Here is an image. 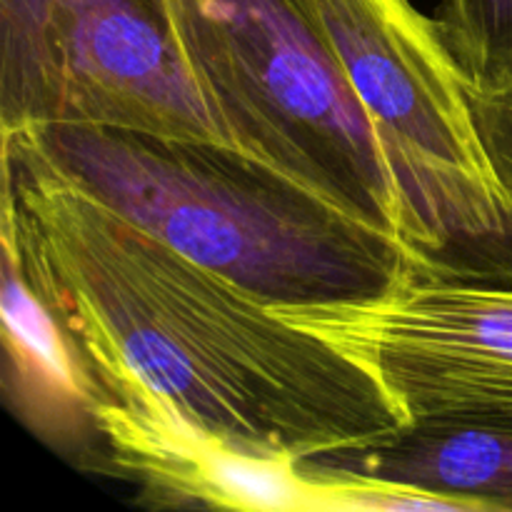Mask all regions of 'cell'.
<instances>
[{
    "label": "cell",
    "instance_id": "1",
    "mask_svg": "<svg viewBox=\"0 0 512 512\" xmlns=\"http://www.w3.org/2000/svg\"><path fill=\"white\" fill-rule=\"evenodd\" d=\"M0 225L98 385L130 378L240 448L298 460L408 425L358 360L8 143Z\"/></svg>",
    "mask_w": 512,
    "mask_h": 512
},
{
    "label": "cell",
    "instance_id": "2",
    "mask_svg": "<svg viewBox=\"0 0 512 512\" xmlns=\"http://www.w3.org/2000/svg\"><path fill=\"white\" fill-rule=\"evenodd\" d=\"M3 143L273 308L358 303L420 273L398 238L220 140L35 123Z\"/></svg>",
    "mask_w": 512,
    "mask_h": 512
},
{
    "label": "cell",
    "instance_id": "3",
    "mask_svg": "<svg viewBox=\"0 0 512 512\" xmlns=\"http://www.w3.org/2000/svg\"><path fill=\"white\" fill-rule=\"evenodd\" d=\"M165 3L220 138L403 243L393 165L318 0Z\"/></svg>",
    "mask_w": 512,
    "mask_h": 512
},
{
    "label": "cell",
    "instance_id": "4",
    "mask_svg": "<svg viewBox=\"0 0 512 512\" xmlns=\"http://www.w3.org/2000/svg\"><path fill=\"white\" fill-rule=\"evenodd\" d=\"M403 198L423 278L512 288V193L438 18L413 0H318Z\"/></svg>",
    "mask_w": 512,
    "mask_h": 512
},
{
    "label": "cell",
    "instance_id": "5",
    "mask_svg": "<svg viewBox=\"0 0 512 512\" xmlns=\"http://www.w3.org/2000/svg\"><path fill=\"white\" fill-rule=\"evenodd\" d=\"M35 123L225 143L165 0H0V133Z\"/></svg>",
    "mask_w": 512,
    "mask_h": 512
},
{
    "label": "cell",
    "instance_id": "6",
    "mask_svg": "<svg viewBox=\"0 0 512 512\" xmlns=\"http://www.w3.org/2000/svg\"><path fill=\"white\" fill-rule=\"evenodd\" d=\"M275 310L365 365L408 423L512 418V288L413 273L358 303Z\"/></svg>",
    "mask_w": 512,
    "mask_h": 512
},
{
    "label": "cell",
    "instance_id": "7",
    "mask_svg": "<svg viewBox=\"0 0 512 512\" xmlns=\"http://www.w3.org/2000/svg\"><path fill=\"white\" fill-rule=\"evenodd\" d=\"M98 430L108 463L153 508L338 512V478L298 458L240 448L130 378L100 383Z\"/></svg>",
    "mask_w": 512,
    "mask_h": 512
},
{
    "label": "cell",
    "instance_id": "8",
    "mask_svg": "<svg viewBox=\"0 0 512 512\" xmlns=\"http://www.w3.org/2000/svg\"><path fill=\"white\" fill-rule=\"evenodd\" d=\"M0 248L5 398L15 415L60 453H95L98 445L103 448L95 415L105 393L25 278L5 225H0Z\"/></svg>",
    "mask_w": 512,
    "mask_h": 512
},
{
    "label": "cell",
    "instance_id": "9",
    "mask_svg": "<svg viewBox=\"0 0 512 512\" xmlns=\"http://www.w3.org/2000/svg\"><path fill=\"white\" fill-rule=\"evenodd\" d=\"M300 465L325 478L410 485L470 512H512V418L408 423Z\"/></svg>",
    "mask_w": 512,
    "mask_h": 512
},
{
    "label": "cell",
    "instance_id": "10",
    "mask_svg": "<svg viewBox=\"0 0 512 512\" xmlns=\"http://www.w3.org/2000/svg\"><path fill=\"white\" fill-rule=\"evenodd\" d=\"M438 23L470 88L512 78V0H440Z\"/></svg>",
    "mask_w": 512,
    "mask_h": 512
},
{
    "label": "cell",
    "instance_id": "11",
    "mask_svg": "<svg viewBox=\"0 0 512 512\" xmlns=\"http://www.w3.org/2000/svg\"><path fill=\"white\" fill-rule=\"evenodd\" d=\"M470 98L490 158L512 193V78L495 88H470Z\"/></svg>",
    "mask_w": 512,
    "mask_h": 512
}]
</instances>
